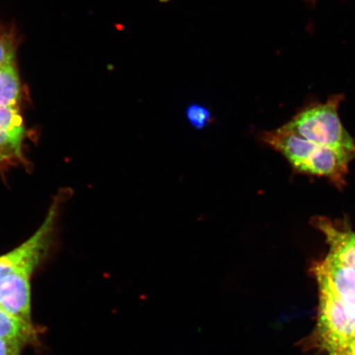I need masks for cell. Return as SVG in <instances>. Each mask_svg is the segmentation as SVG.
<instances>
[{
	"label": "cell",
	"mask_w": 355,
	"mask_h": 355,
	"mask_svg": "<svg viewBox=\"0 0 355 355\" xmlns=\"http://www.w3.org/2000/svg\"><path fill=\"white\" fill-rule=\"evenodd\" d=\"M42 261H29L0 277V309L29 323H33L31 279Z\"/></svg>",
	"instance_id": "277c9868"
},
{
	"label": "cell",
	"mask_w": 355,
	"mask_h": 355,
	"mask_svg": "<svg viewBox=\"0 0 355 355\" xmlns=\"http://www.w3.org/2000/svg\"><path fill=\"white\" fill-rule=\"evenodd\" d=\"M260 140L282 153L295 171L327 178L340 189L345 185L352 162L346 155L306 140L282 126L261 132Z\"/></svg>",
	"instance_id": "6da1fadb"
},
{
	"label": "cell",
	"mask_w": 355,
	"mask_h": 355,
	"mask_svg": "<svg viewBox=\"0 0 355 355\" xmlns=\"http://www.w3.org/2000/svg\"><path fill=\"white\" fill-rule=\"evenodd\" d=\"M37 336L33 323L22 321L0 309V338L26 346L37 343Z\"/></svg>",
	"instance_id": "52a82bcc"
},
{
	"label": "cell",
	"mask_w": 355,
	"mask_h": 355,
	"mask_svg": "<svg viewBox=\"0 0 355 355\" xmlns=\"http://www.w3.org/2000/svg\"><path fill=\"white\" fill-rule=\"evenodd\" d=\"M185 115L191 125L197 130H202L209 126L214 119L210 109L198 103L190 104L186 108Z\"/></svg>",
	"instance_id": "9c48e42d"
},
{
	"label": "cell",
	"mask_w": 355,
	"mask_h": 355,
	"mask_svg": "<svg viewBox=\"0 0 355 355\" xmlns=\"http://www.w3.org/2000/svg\"><path fill=\"white\" fill-rule=\"evenodd\" d=\"M21 92V81L15 64L0 68V107L17 106Z\"/></svg>",
	"instance_id": "ba28073f"
},
{
	"label": "cell",
	"mask_w": 355,
	"mask_h": 355,
	"mask_svg": "<svg viewBox=\"0 0 355 355\" xmlns=\"http://www.w3.org/2000/svg\"><path fill=\"white\" fill-rule=\"evenodd\" d=\"M26 132L17 106L0 107V153L6 158L19 157Z\"/></svg>",
	"instance_id": "8992f818"
},
{
	"label": "cell",
	"mask_w": 355,
	"mask_h": 355,
	"mask_svg": "<svg viewBox=\"0 0 355 355\" xmlns=\"http://www.w3.org/2000/svg\"><path fill=\"white\" fill-rule=\"evenodd\" d=\"M320 288L318 330L323 348L329 355H345L355 338V318L325 283Z\"/></svg>",
	"instance_id": "3957f363"
},
{
	"label": "cell",
	"mask_w": 355,
	"mask_h": 355,
	"mask_svg": "<svg viewBox=\"0 0 355 355\" xmlns=\"http://www.w3.org/2000/svg\"><path fill=\"white\" fill-rule=\"evenodd\" d=\"M60 198L56 197L41 227L32 237L15 250L0 256V277L29 261L43 260L46 256L53 243V234L61 204Z\"/></svg>",
	"instance_id": "5b68a950"
},
{
	"label": "cell",
	"mask_w": 355,
	"mask_h": 355,
	"mask_svg": "<svg viewBox=\"0 0 355 355\" xmlns=\"http://www.w3.org/2000/svg\"><path fill=\"white\" fill-rule=\"evenodd\" d=\"M159 1H161V2H166V1H168V0H159Z\"/></svg>",
	"instance_id": "5bb4252c"
},
{
	"label": "cell",
	"mask_w": 355,
	"mask_h": 355,
	"mask_svg": "<svg viewBox=\"0 0 355 355\" xmlns=\"http://www.w3.org/2000/svg\"><path fill=\"white\" fill-rule=\"evenodd\" d=\"M24 345L16 341L0 338V355H21Z\"/></svg>",
	"instance_id": "8fae6325"
},
{
	"label": "cell",
	"mask_w": 355,
	"mask_h": 355,
	"mask_svg": "<svg viewBox=\"0 0 355 355\" xmlns=\"http://www.w3.org/2000/svg\"><path fill=\"white\" fill-rule=\"evenodd\" d=\"M345 355H355V338L353 340L352 343H350Z\"/></svg>",
	"instance_id": "7c38bea8"
},
{
	"label": "cell",
	"mask_w": 355,
	"mask_h": 355,
	"mask_svg": "<svg viewBox=\"0 0 355 355\" xmlns=\"http://www.w3.org/2000/svg\"><path fill=\"white\" fill-rule=\"evenodd\" d=\"M343 96L331 97L326 103L301 111L282 127L313 144L355 158V139L341 123L338 109Z\"/></svg>",
	"instance_id": "7a4b0ae2"
},
{
	"label": "cell",
	"mask_w": 355,
	"mask_h": 355,
	"mask_svg": "<svg viewBox=\"0 0 355 355\" xmlns=\"http://www.w3.org/2000/svg\"><path fill=\"white\" fill-rule=\"evenodd\" d=\"M16 41L12 33L0 28V68L15 64Z\"/></svg>",
	"instance_id": "30bf717a"
},
{
	"label": "cell",
	"mask_w": 355,
	"mask_h": 355,
	"mask_svg": "<svg viewBox=\"0 0 355 355\" xmlns=\"http://www.w3.org/2000/svg\"><path fill=\"white\" fill-rule=\"evenodd\" d=\"M7 159L2 153H0V163H1L4 159Z\"/></svg>",
	"instance_id": "4fadbf2b"
}]
</instances>
